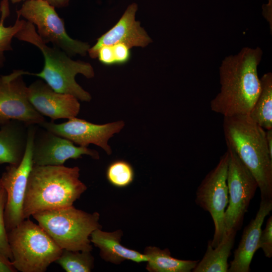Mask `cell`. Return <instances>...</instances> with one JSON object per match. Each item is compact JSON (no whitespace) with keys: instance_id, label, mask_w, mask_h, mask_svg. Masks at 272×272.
Returning a JSON list of instances; mask_svg holds the SVG:
<instances>
[{"instance_id":"cell-1","label":"cell","mask_w":272,"mask_h":272,"mask_svg":"<svg viewBox=\"0 0 272 272\" xmlns=\"http://www.w3.org/2000/svg\"><path fill=\"white\" fill-rule=\"evenodd\" d=\"M262 50L245 47L226 57L219 68L221 88L211 101V110L224 116L249 114L261 90L257 67Z\"/></svg>"},{"instance_id":"cell-2","label":"cell","mask_w":272,"mask_h":272,"mask_svg":"<svg viewBox=\"0 0 272 272\" xmlns=\"http://www.w3.org/2000/svg\"><path fill=\"white\" fill-rule=\"evenodd\" d=\"M80 168L33 165L28 176L23 208L24 219L47 210L67 207L87 190Z\"/></svg>"},{"instance_id":"cell-3","label":"cell","mask_w":272,"mask_h":272,"mask_svg":"<svg viewBox=\"0 0 272 272\" xmlns=\"http://www.w3.org/2000/svg\"><path fill=\"white\" fill-rule=\"evenodd\" d=\"M223 130L231 148L255 178L261 199H272V157L265 131L248 114L224 116Z\"/></svg>"},{"instance_id":"cell-4","label":"cell","mask_w":272,"mask_h":272,"mask_svg":"<svg viewBox=\"0 0 272 272\" xmlns=\"http://www.w3.org/2000/svg\"><path fill=\"white\" fill-rule=\"evenodd\" d=\"M15 38L35 46L43 54V69L38 73H30V75L41 78L56 92L71 95L82 101L91 100L89 93L75 79L79 74L88 79L94 77V69L89 63L73 60L59 48L48 46L37 34L35 26L28 21H25Z\"/></svg>"},{"instance_id":"cell-5","label":"cell","mask_w":272,"mask_h":272,"mask_svg":"<svg viewBox=\"0 0 272 272\" xmlns=\"http://www.w3.org/2000/svg\"><path fill=\"white\" fill-rule=\"evenodd\" d=\"M32 216L59 247L68 250L92 251L90 236L102 228L98 213H87L73 205Z\"/></svg>"},{"instance_id":"cell-6","label":"cell","mask_w":272,"mask_h":272,"mask_svg":"<svg viewBox=\"0 0 272 272\" xmlns=\"http://www.w3.org/2000/svg\"><path fill=\"white\" fill-rule=\"evenodd\" d=\"M8 238L11 263L21 272L45 271L62 251L39 224L28 219L8 232Z\"/></svg>"},{"instance_id":"cell-7","label":"cell","mask_w":272,"mask_h":272,"mask_svg":"<svg viewBox=\"0 0 272 272\" xmlns=\"http://www.w3.org/2000/svg\"><path fill=\"white\" fill-rule=\"evenodd\" d=\"M16 13L37 26V34L46 44L51 42L70 56H84L88 52L90 45L69 36L55 8L45 0H26Z\"/></svg>"},{"instance_id":"cell-8","label":"cell","mask_w":272,"mask_h":272,"mask_svg":"<svg viewBox=\"0 0 272 272\" xmlns=\"http://www.w3.org/2000/svg\"><path fill=\"white\" fill-rule=\"evenodd\" d=\"M227 147L229 162L227 175L228 205L224 217V232L239 230L243 224L251 200L253 198L257 183L250 171L235 152Z\"/></svg>"},{"instance_id":"cell-9","label":"cell","mask_w":272,"mask_h":272,"mask_svg":"<svg viewBox=\"0 0 272 272\" xmlns=\"http://www.w3.org/2000/svg\"><path fill=\"white\" fill-rule=\"evenodd\" d=\"M229 153L222 155L216 166L205 177L196 191L195 203L208 212L214 224V233L211 245L216 247L224 233V217L228 203L227 175Z\"/></svg>"},{"instance_id":"cell-10","label":"cell","mask_w":272,"mask_h":272,"mask_svg":"<svg viewBox=\"0 0 272 272\" xmlns=\"http://www.w3.org/2000/svg\"><path fill=\"white\" fill-rule=\"evenodd\" d=\"M37 124L28 126L25 153L17 166L9 165L1 177V184L7 194L4 219L7 232L24 220L23 208L29 173L33 166L32 144Z\"/></svg>"},{"instance_id":"cell-11","label":"cell","mask_w":272,"mask_h":272,"mask_svg":"<svg viewBox=\"0 0 272 272\" xmlns=\"http://www.w3.org/2000/svg\"><path fill=\"white\" fill-rule=\"evenodd\" d=\"M30 73L14 70L6 75L0 74V125L12 120L39 125L45 120L31 104L28 87L23 76Z\"/></svg>"},{"instance_id":"cell-12","label":"cell","mask_w":272,"mask_h":272,"mask_svg":"<svg viewBox=\"0 0 272 272\" xmlns=\"http://www.w3.org/2000/svg\"><path fill=\"white\" fill-rule=\"evenodd\" d=\"M124 125L123 120L97 124L75 117L61 123L45 120L38 125L79 146L88 147L90 144H93L101 148L107 155H111L112 150L108 145L109 140L119 133Z\"/></svg>"},{"instance_id":"cell-13","label":"cell","mask_w":272,"mask_h":272,"mask_svg":"<svg viewBox=\"0 0 272 272\" xmlns=\"http://www.w3.org/2000/svg\"><path fill=\"white\" fill-rule=\"evenodd\" d=\"M87 155L98 160L97 151L76 146L72 141L37 125L32 144V161L36 166H61L70 159Z\"/></svg>"},{"instance_id":"cell-14","label":"cell","mask_w":272,"mask_h":272,"mask_svg":"<svg viewBox=\"0 0 272 272\" xmlns=\"http://www.w3.org/2000/svg\"><path fill=\"white\" fill-rule=\"evenodd\" d=\"M28 98L33 107L52 120L76 117L80 104L75 97L56 92L44 81L36 80L28 86Z\"/></svg>"},{"instance_id":"cell-15","label":"cell","mask_w":272,"mask_h":272,"mask_svg":"<svg viewBox=\"0 0 272 272\" xmlns=\"http://www.w3.org/2000/svg\"><path fill=\"white\" fill-rule=\"evenodd\" d=\"M138 5L133 3L129 5L117 23L109 31L99 37L96 44L88 50L92 58H97L99 49L104 45H113L123 43L129 48L144 47L151 42V39L140 23L135 20Z\"/></svg>"},{"instance_id":"cell-16","label":"cell","mask_w":272,"mask_h":272,"mask_svg":"<svg viewBox=\"0 0 272 272\" xmlns=\"http://www.w3.org/2000/svg\"><path fill=\"white\" fill-rule=\"evenodd\" d=\"M272 210V199L261 200L254 219L244 228L237 248L230 263L228 272H249L250 265L258 245L261 226Z\"/></svg>"},{"instance_id":"cell-17","label":"cell","mask_w":272,"mask_h":272,"mask_svg":"<svg viewBox=\"0 0 272 272\" xmlns=\"http://www.w3.org/2000/svg\"><path fill=\"white\" fill-rule=\"evenodd\" d=\"M122 235L123 232L120 229L108 232L97 229L91 234L90 240L100 249V255L105 261L115 264L125 260L137 263L147 262L148 259L144 253L126 248L121 244Z\"/></svg>"},{"instance_id":"cell-18","label":"cell","mask_w":272,"mask_h":272,"mask_svg":"<svg viewBox=\"0 0 272 272\" xmlns=\"http://www.w3.org/2000/svg\"><path fill=\"white\" fill-rule=\"evenodd\" d=\"M28 126L17 120L0 125V165L20 163L26 149Z\"/></svg>"},{"instance_id":"cell-19","label":"cell","mask_w":272,"mask_h":272,"mask_svg":"<svg viewBox=\"0 0 272 272\" xmlns=\"http://www.w3.org/2000/svg\"><path fill=\"white\" fill-rule=\"evenodd\" d=\"M237 231L231 230L224 233L219 244L213 247L210 240L202 259L197 262L193 272H228V259L231 255Z\"/></svg>"},{"instance_id":"cell-20","label":"cell","mask_w":272,"mask_h":272,"mask_svg":"<svg viewBox=\"0 0 272 272\" xmlns=\"http://www.w3.org/2000/svg\"><path fill=\"white\" fill-rule=\"evenodd\" d=\"M144 253L148 259L146 269L149 272H190L198 262L173 257L169 249L156 246L146 247Z\"/></svg>"},{"instance_id":"cell-21","label":"cell","mask_w":272,"mask_h":272,"mask_svg":"<svg viewBox=\"0 0 272 272\" xmlns=\"http://www.w3.org/2000/svg\"><path fill=\"white\" fill-rule=\"evenodd\" d=\"M261 90L249 114L250 118L263 128L272 129V74L260 79Z\"/></svg>"},{"instance_id":"cell-22","label":"cell","mask_w":272,"mask_h":272,"mask_svg":"<svg viewBox=\"0 0 272 272\" xmlns=\"http://www.w3.org/2000/svg\"><path fill=\"white\" fill-rule=\"evenodd\" d=\"M0 69H1L4 66L6 61L5 52L12 50V39L22 28L25 20L20 19V17L17 16L16 21L13 25L8 27L4 25L5 21L10 14L8 0H2L0 3Z\"/></svg>"},{"instance_id":"cell-23","label":"cell","mask_w":272,"mask_h":272,"mask_svg":"<svg viewBox=\"0 0 272 272\" xmlns=\"http://www.w3.org/2000/svg\"><path fill=\"white\" fill-rule=\"evenodd\" d=\"M91 252L62 249L55 262L66 272H90L94 266V258Z\"/></svg>"},{"instance_id":"cell-24","label":"cell","mask_w":272,"mask_h":272,"mask_svg":"<svg viewBox=\"0 0 272 272\" xmlns=\"http://www.w3.org/2000/svg\"><path fill=\"white\" fill-rule=\"evenodd\" d=\"M106 178L113 186L122 188L130 185L133 181L134 172L132 166L127 162L119 160L109 165Z\"/></svg>"},{"instance_id":"cell-25","label":"cell","mask_w":272,"mask_h":272,"mask_svg":"<svg viewBox=\"0 0 272 272\" xmlns=\"http://www.w3.org/2000/svg\"><path fill=\"white\" fill-rule=\"evenodd\" d=\"M6 200V192L2 185L0 187V255L11 262L13 258L9 244L8 232L4 219Z\"/></svg>"},{"instance_id":"cell-26","label":"cell","mask_w":272,"mask_h":272,"mask_svg":"<svg viewBox=\"0 0 272 272\" xmlns=\"http://www.w3.org/2000/svg\"><path fill=\"white\" fill-rule=\"evenodd\" d=\"M258 249L261 248L264 255L268 258L272 256V217L267 220L264 229L261 232L258 245Z\"/></svg>"},{"instance_id":"cell-27","label":"cell","mask_w":272,"mask_h":272,"mask_svg":"<svg viewBox=\"0 0 272 272\" xmlns=\"http://www.w3.org/2000/svg\"><path fill=\"white\" fill-rule=\"evenodd\" d=\"M112 46L115 64H123L127 62L130 56L129 48L123 43H117Z\"/></svg>"},{"instance_id":"cell-28","label":"cell","mask_w":272,"mask_h":272,"mask_svg":"<svg viewBox=\"0 0 272 272\" xmlns=\"http://www.w3.org/2000/svg\"><path fill=\"white\" fill-rule=\"evenodd\" d=\"M97 57L104 64L112 65L115 64L112 45H104L98 50Z\"/></svg>"},{"instance_id":"cell-29","label":"cell","mask_w":272,"mask_h":272,"mask_svg":"<svg viewBox=\"0 0 272 272\" xmlns=\"http://www.w3.org/2000/svg\"><path fill=\"white\" fill-rule=\"evenodd\" d=\"M11 261L5 259L0 255V272H16Z\"/></svg>"},{"instance_id":"cell-30","label":"cell","mask_w":272,"mask_h":272,"mask_svg":"<svg viewBox=\"0 0 272 272\" xmlns=\"http://www.w3.org/2000/svg\"><path fill=\"white\" fill-rule=\"evenodd\" d=\"M271 0H269L267 4H264L262 6L263 12L262 14L265 19L270 23L271 26Z\"/></svg>"},{"instance_id":"cell-31","label":"cell","mask_w":272,"mask_h":272,"mask_svg":"<svg viewBox=\"0 0 272 272\" xmlns=\"http://www.w3.org/2000/svg\"><path fill=\"white\" fill-rule=\"evenodd\" d=\"M54 8H63L68 6L70 0H45Z\"/></svg>"},{"instance_id":"cell-32","label":"cell","mask_w":272,"mask_h":272,"mask_svg":"<svg viewBox=\"0 0 272 272\" xmlns=\"http://www.w3.org/2000/svg\"><path fill=\"white\" fill-rule=\"evenodd\" d=\"M265 136L269 153L272 157V129H267Z\"/></svg>"},{"instance_id":"cell-33","label":"cell","mask_w":272,"mask_h":272,"mask_svg":"<svg viewBox=\"0 0 272 272\" xmlns=\"http://www.w3.org/2000/svg\"><path fill=\"white\" fill-rule=\"evenodd\" d=\"M23 0H10L12 3L16 4L21 2Z\"/></svg>"},{"instance_id":"cell-34","label":"cell","mask_w":272,"mask_h":272,"mask_svg":"<svg viewBox=\"0 0 272 272\" xmlns=\"http://www.w3.org/2000/svg\"><path fill=\"white\" fill-rule=\"evenodd\" d=\"M2 186V184H1V177H0V187Z\"/></svg>"}]
</instances>
